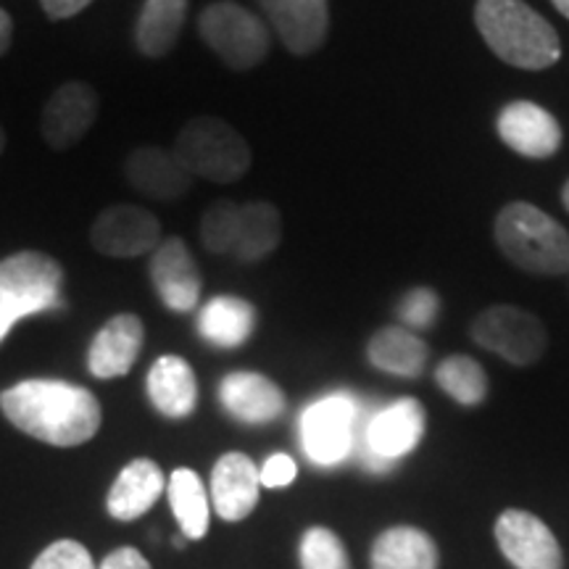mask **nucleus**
<instances>
[{"label": "nucleus", "instance_id": "obj_1", "mask_svg": "<svg viewBox=\"0 0 569 569\" xmlns=\"http://www.w3.org/2000/svg\"><path fill=\"white\" fill-rule=\"evenodd\" d=\"M0 409L21 432L59 448L82 446L101 427V403L88 388L61 380H24L0 393Z\"/></svg>", "mask_w": 569, "mask_h": 569}, {"label": "nucleus", "instance_id": "obj_2", "mask_svg": "<svg viewBox=\"0 0 569 569\" xmlns=\"http://www.w3.org/2000/svg\"><path fill=\"white\" fill-rule=\"evenodd\" d=\"M475 24L490 51L509 67L540 71L561 59L557 30L525 0H478Z\"/></svg>", "mask_w": 569, "mask_h": 569}, {"label": "nucleus", "instance_id": "obj_3", "mask_svg": "<svg viewBox=\"0 0 569 569\" xmlns=\"http://www.w3.org/2000/svg\"><path fill=\"white\" fill-rule=\"evenodd\" d=\"M493 238L498 251L522 272L540 277L569 272V232L538 206L528 201L503 206L496 217Z\"/></svg>", "mask_w": 569, "mask_h": 569}, {"label": "nucleus", "instance_id": "obj_4", "mask_svg": "<svg viewBox=\"0 0 569 569\" xmlns=\"http://www.w3.org/2000/svg\"><path fill=\"white\" fill-rule=\"evenodd\" d=\"M172 153L193 177L217 184L238 182L253 163L248 140L219 117H196L177 134Z\"/></svg>", "mask_w": 569, "mask_h": 569}, {"label": "nucleus", "instance_id": "obj_5", "mask_svg": "<svg viewBox=\"0 0 569 569\" xmlns=\"http://www.w3.org/2000/svg\"><path fill=\"white\" fill-rule=\"evenodd\" d=\"M63 267L53 256L19 251L0 261V343L19 319L59 303Z\"/></svg>", "mask_w": 569, "mask_h": 569}, {"label": "nucleus", "instance_id": "obj_6", "mask_svg": "<svg viewBox=\"0 0 569 569\" xmlns=\"http://www.w3.org/2000/svg\"><path fill=\"white\" fill-rule=\"evenodd\" d=\"M198 32L224 67L248 71L269 56V30L256 13L238 3H211L198 19Z\"/></svg>", "mask_w": 569, "mask_h": 569}, {"label": "nucleus", "instance_id": "obj_7", "mask_svg": "<svg viewBox=\"0 0 569 569\" xmlns=\"http://www.w3.org/2000/svg\"><path fill=\"white\" fill-rule=\"evenodd\" d=\"M469 336L486 351L501 356L515 367H532L549 348L546 325L528 309L498 303L475 317Z\"/></svg>", "mask_w": 569, "mask_h": 569}, {"label": "nucleus", "instance_id": "obj_8", "mask_svg": "<svg viewBox=\"0 0 569 569\" xmlns=\"http://www.w3.org/2000/svg\"><path fill=\"white\" fill-rule=\"evenodd\" d=\"M425 430L427 415L417 398H401L380 409L365 427V465L372 472H386L398 459L415 451Z\"/></svg>", "mask_w": 569, "mask_h": 569}, {"label": "nucleus", "instance_id": "obj_9", "mask_svg": "<svg viewBox=\"0 0 569 569\" xmlns=\"http://www.w3.org/2000/svg\"><path fill=\"white\" fill-rule=\"evenodd\" d=\"M356 403L348 396H327L301 417L303 451L315 465H340L353 448Z\"/></svg>", "mask_w": 569, "mask_h": 569}, {"label": "nucleus", "instance_id": "obj_10", "mask_svg": "<svg viewBox=\"0 0 569 569\" xmlns=\"http://www.w3.org/2000/svg\"><path fill=\"white\" fill-rule=\"evenodd\" d=\"M496 543L517 569H561L565 553L543 519L525 509H507L496 519Z\"/></svg>", "mask_w": 569, "mask_h": 569}, {"label": "nucleus", "instance_id": "obj_11", "mask_svg": "<svg viewBox=\"0 0 569 569\" xmlns=\"http://www.w3.org/2000/svg\"><path fill=\"white\" fill-rule=\"evenodd\" d=\"M90 243L113 259H134L156 251L161 243V222L148 209L119 203L101 211L90 227Z\"/></svg>", "mask_w": 569, "mask_h": 569}, {"label": "nucleus", "instance_id": "obj_12", "mask_svg": "<svg viewBox=\"0 0 569 569\" xmlns=\"http://www.w3.org/2000/svg\"><path fill=\"white\" fill-rule=\"evenodd\" d=\"M101 98L84 82H67L48 98L40 117V132L53 151H69L96 124Z\"/></svg>", "mask_w": 569, "mask_h": 569}, {"label": "nucleus", "instance_id": "obj_13", "mask_svg": "<svg viewBox=\"0 0 569 569\" xmlns=\"http://www.w3.org/2000/svg\"><path fill=\"white\" fill-rule=\"evenodd\" d=\"M151 280L167 309L184 315L196 309L201 298V269L182 238L161 240L151 259Z\"/></svg>", "mask_w": 569, "mask_h": 569}, {"label": "nucleus", "instance_id": "obj_14", "mask_svg": "<svg viewBox=\"0 0 569 569\" xmlns=\"http://www.w3.org/2000/svg\"><path fill=\"white\" fill-rule=\"evenodd\" d=\"M498 138L525 159H551L561 148V127L551 111L532 101H515L498 113Z\"/></svg>", "mask_w": 569, "mask_h": 569}, {"label": "nucleus", "instance_id": "obj_15", "mask_svg": "<svg viewBox=\"0 0 569 569\" xmlns=\"http://www.w3.org/2000/svg\"><path fill=\"white\" fill-rule=\"evenodd\" d=\"M282 46L296 56H309L322 48L330 32L327 0H259Z\"/></svg>", "mask_w": 569, "mask_h": 569}, {"label": "nucleus", "instance_id": "obj_16", "mask_svg": "<svg viewBox=\"0 0 569 569\" xmlns=\"http://www.w3.org/2000/svg\"><path fill=\"white\" fill-rule=\"evenodd\" d=\"M124 177L140 196L153 201H177L193 190L196 177L182 167L172 151L163 148H134L124 161Z\"/></svg>", "mask_w": 569, "mask_h": 569}, {"label": "nucleus", "instance_id": "obj_17", "mask_svg": "<svg viewBox=\"0 0 569 569\" xmlns=\"http://www.w3.org/2000/svg\"><path fill=\"white\" fill-rule=\"evenodd\" d=\"M261 478L251 457L230 451L211 469V503L224 522H240L259 503Z\"/></svg>", "mask_w": 569, "mask_h": 569}, {"label": "nucleus", "instance_id": "obj_18", "mask_svg": "<svg viewBox=\"0 0 569 569\" xmlns=\"http://www.w3.org/2000/svg\"><path fill=\"white\" fill-rule=\"evenodd\" d=\"M146 327L138 315H117L98 330L88 353V369L98 380H113L130 372L138 361Z\"/></svg>", "mask_w": 569, "mask_h": 569}, {"label": "nucleus", "instance_id": "obj_19", "mask_svg": "<svg viewBox=\"0 0 569 569\" xmlns=\"http://www.w3.org/2000/svg\"><path fill=\"white\" fill-rule=\"evenodd\" d=\"M219 398L234 419L267 425L284 411V393L277 382L259 372H232L219 386Z\"/></svg>", "mask_w": 569, "mask_h": 569}, {"label": "nucleus", "instance_id": "obj_20", "mask_svg": "<svg viewBox=\"0 0 569 569\" xmlns=\"http://www.w3.org/2000/svg\"><path fill=\"white\" fill-rule=\"evenodd\" d=\"M163 490H167V478L161 467L151 459H134L113 480L106 509L119 522H132L153 509Z\"/></svg>", "mask_w": 569, "mask_h": 569}, {"label": "nucleus", "instance_id": "obj_21", "mask_svg": "<svg viewBox=\"0 0 569 569\" xmlns=\"http://www.w3.org/2000/svg\"><path fill=\"white\" fill-rule=\"evenodd\" d=\"M369 565L372 569H438L440 553L425 530L396 525L375 538Z\"/></svg>", "mask_w": 569, "mask_h": 569}, {"label": "nucleus", "instance_id": "obj_22", "mask_svg": "<svg viewBox=\"0 0 569 569\" xmlns=\"http://www.w3.org/2000/svg\"><path fill=\"white\" fill-rule=\"evenodd\" d=\"M148 396L151 403L169 419L193 415L198 403L196 372L180 356H161L148 372Z\"/></svg>", "mask_w": 569, "mask_h": 569}, {"label": "nucleus", "instance_id": "obj_23", "mask_svg": "<svg viewBox=\"0 0 569 569\" xmlns=\"http://www.w3.org/2000/svg\"><path fill=\"white\" fill-rule=\"evenodd\" d=\"M369 365L396 377H419L430 359V346L407 327H382L367 343Z\"/></svg>", "mask_w": 569, "mask_h": 569}, {"label": "nucleus", "instance_id": "obj_24", "mask_svg": "<svg viewBox=\"0 0 569 569\" xmlns=\"http://www.w3.org/2000/svg\"><path fill=\"white\" fill-rule=\"evenodd\" d=\"M188 17V0H146L134 27L138 51L148 59L172 53Z\"/></svg>", "mask_w": 569, "mask_h": 569}, {"label": "nucleus", "instance_id": "obj_25", "mask_svg": "<svg viewBox=\"0 0 569 569\" xmlns=\"http://www.w3.org/2000/svg\"><path fill=\"white\" fill-rule=\"evenodd\" d=\"M282 240V217L274 203L251 201L240 206L238 240L232 253L240 261H261L277 251Z\"/></svg>", "mask_w": 569, "mask_h": 569}, {"label": "nucleus", "instance_id": "obj_26", "mask_svg": "<svg viewBox=\"0 0 569 569\" xmlns=\"http://www.w3.org/2000/svg\"><path fill=\"white\" fill-rule=\"evenodd\" d=\"M201 336L217 348H238L251 338L256 327V309L243 298H211L201 311Z\"/></svg>", "mask_w": 569, "mask_h": 569}, {"label": "nucleus", "instance_id": "obj_27", "mask_svg": "<svg viewBox=\"0 0 569 569\" xmlns=\"http://www.w3.org/2000/svg\"><path fill=\"white\" fill-rule=\"evenodd\" d=\"M169 503L184 538L201 540L209 532V496L193 469H174L167 486Z\"/></svg>", "mask_w": 569, "mask_h": 569}, {"label": "nucleus", "instance_id": "obj_28", "mask_svg": "<svg viewBox=\"0 0 569 569\" xmlns=\"http://www.w3.org/2000/svg\"><path fill=\"white\" fill-rule=\"evenodd\" d=\"M436 382L461 407H480L488 398V375L472 356L453 353L436 369Z\"/></svg>", "mask_w": 569, "mask_h": 569}, {"label": "nucleus", "instance_id": "obj_29", "mask_svg": "<svg viewBox=\"0 0 569 569\" xmlns=\"http://www.w3.org/2000/svg\"><path fill=\"white\" fill-rule=\"evenodd\" d=\"M298 557H301V569H351L343 540L327 528L306 530Z\"/></svg>", "mask_w": 569, "mask_h": 569}, {"label": "nucleus", "instance_id": "obj_30", "mask_svg": "<svg viewBox=\"0 0 569 569\" xmlns=\"http://www.w3.org/2000/svg\"><path fill=\"white\" fill-rule=\"evenodd\" d=\"M240 206L234 201H217L201 217V243L211 253H232L238 240Z\"/></svg>", "mask_w": 569, "mask_h": 569}, {"label": "nucleus", "instance_id": "obj_31", "mask_svg": "<svg viewBox=\"0 0 569 569\" xmlns=\"http://www.w3.org/2000/svg\"><path fill=\"white\" fill-rule=\"evenodd\" d=\"M440 311V298L432 288H415L409 290L407 296L398 303V317L407 327H415V330H425L436 322Z\"/></svg>", "mask_w": 569, "mask_h": 569}, {"label": "nucleus", "instance_id": "obj_32", "mask_svg": "<svg viewBox=\"0 0 569 569\" xmlns=\"http://www.w3.org/2000/svg\"><path fill=\"white\" fill-rule=\"evenodd\" d=\"M32 569H98L90 551L77 540H56L34 559Z\"/></svg>", "mask_w": 569, "mask_h": 569}, {"label": "nucleus", "instance_id": "obj_33", "mask_svg": "<svg viewBox=\"0 0 569 569\" xmlns=\"http://www.w3.org/2000/svg\"><path fill=\"white\" fill-rule=\"evenodd\" d=\"M296 475H298V465L288 457V453H272V457L264 461V467L259 469L261 486L267 488L290 486V482L296 480Z\"/></svg>", "mask_w": 569, "mask_h": 569}, {"label": "nucleus", "instance_id": "obj_34", "mask_svg": "<svg viewBox=\"0 0 569 569\" xmlns=\"http://www.w3.org/2000/svg\"><path fill=\"white\" fill-rule=\"evenodd\" d=\"M98 569H151V565H148V559L142 557L138 549H132V546H122V549L111 551Z\"/></svg>", "mask_w": 569, "mask_h": 569}, {"label": "nucleus", "instance_id": "obj_35", "mask_svg": "<svg viewBox=\"0 0 569 569\" xmlns=\"http://www.w3.org/2000/svg\"><path fill=\"white\" fill-rule=\"evenodd\" d=\"M42 11L48 13V19L61 21V19H71L77 13H82L92 0H40Z\"/></svg>", "mask_w": 569, "mask_h": 569}, {"label": "nucleus", "instance_id": "obj_36", "mask_svg": "<svg viewBox=\"0 0 569 569\" xmlns=\"http://www.w3.org/2000/svg\"><path fill=\"white\" fill-rule=\"evenodd\" d=\"M13 40V21L9 17V11L0 9V56L9 53Z\"/></svg>", "mask_w": 569, "mask_h": 569}, {"label": "nucleus", "instance_id": "obj_37", "mask_svg": "<svg viewBox=\"0 0 569 569\" xmlns=\"http://www.w3.org/2000/svg\"><path fill=\"white\" fill-rule=\"evenodd\" d=\"M553 6H557V11L561 13V17L569 19V0H551Z\"/></svg>", "mask_w": 569, "mask_h": 569}, {"label": "nucleus", "instance_id": "obj_38", "mask_svg": "<svg viewBox=\"0 0 569 569\" xmlns=\"http://www.w3.org/2000/svg\"><path fill=\"white\" fill-rule=\"evenodd\" d=\"M561 203H565V209L569 211V180L565 184V190H561Z\"/></svg>", "mask_w": 569, "mask_h": 569}, {"label": "nucleus", "instance_id": "obj_39", "mask_svg": "<svg viewBox=\"0 0 569 569\" xmlns=\"http://www.w3.org/2000/svg\"><path fill=\"white\" fill-rule=\"evenodd\" d=\"M3 148H6V132L3 127H0V153H3Z\"/></svg>", "mask_w": 569, "mask_h": 569}]
</instances>
